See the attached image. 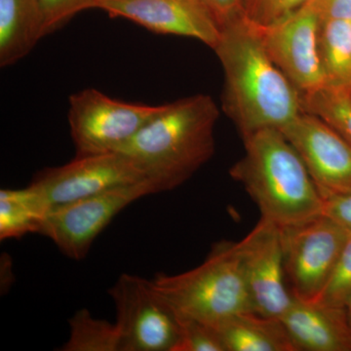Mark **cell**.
I'll return each instance as SVG.
<instances>
[{
  "instance_id": "16",
  "label": "cell",
  "mask_w": 351,
  "mask_h": 351,
  "mask_svg": "<svg viewBox=\"0 0 351 351\" xmlns=\"http://www.w3.org/2000/svg\"><path fill=\"white\" fill-rule=\"evenodd\" d=\"M214 327L226 351H298L280 318L248 311Z\"/></svg>"
},
{
  "instance_id": "11",
  "label": "cell",
  "mask_w": 351,
  "mask_h": 351,
  "mask_svg": "<svg viewBox=\"0 0 351 351\" xmlns=\"http://www.w3.org/2000/svg\"><path fill=\"white\" fill-rule=\"evenodd\" d=\"M280 130L299 152L323 199L351 193V144L338 131L304 112Z\"/></svg>"
},
{
  "instance_id": "13",
  "label": "cell",
  "mask_w": 351,
  "mask_h": 351,
  "mask_svg": "<svg viewBox=\"0 0 351 351\" xmlns=\"http://www.w3.org/2000/svg\"><path fill=\"white\" fill-rule=\"evenodd\" d=\"M95 8L157 34L197 39L212 49L221 27L202 0H96Z\"/></svg>"
},
{
  "instance_id": "8",
  "label": "cell",
  "mask_w": 351,
  "mask_h": 351,
  "mask_svg": "<svg viewBox=\"0 0 351 351\" xmlns=\"http://www.w3.org/2000/svg\"><path fill=\"white\" fill-rule=\"evenodd\" d=\"M157 193L149 180L53 207L39 234L54 242L66 257L82 261L115 217L144 196Z\"/></svg>"
},
{
  "instance_id": "28",
  "label": "cell",
  "mask_w": 351,
  "mask_h": 351,
  "mask_svg": "<svg viewBox=\"0 0 351 351\" xmlns=\"http://www.w3.org/2000/svg\"><path fill=\"white\" fill-rule=\"evenodd\" d=\"M346 313H348V320H350V323L351 325V294L350 297H348V301H346Z\"/></svg>"
},
{
  "instance_id": "3",
  "label": "cell",
  "mask_w": 351,
  "mask_h": 351,
  "mask_svg": "<svg viewBox=\"0 0 351 351\" xmlns=\"http://www.w3.org/2000/svg\"><path fill=\"white\" fill-rule=\"evenodd\" d=\"M243 142L244 156L230 175L256 203L261 218L285 228L324 214L325 200L282 131L263 129Z\"/></svg>"
},
{
  "instance_id": "1",
  "label": "cell",
  "mask_w": 351,
  "mask_h": 351,
  "mask_svg": "<svg viewBox=\"0 0 351 351\" xmlns=\"http://www.w3.org/2000/svg\"><path fill=\"white\" fill-rule=\"evenodd\" d=\"M213 50L225 73L221 107L242 138L301 114V93L269 57L257 25L243 16L223 25Z\"/></svg>"
},
{
  "instance_id": "26",
  "label": "cell",
  "mask_w": 351,
  "mask_h": 351,
  "mask_svg": "<svg viewBox=\"0 0 351 351\" xmlns=\"http://www.w3.org/2000/svg\"><path fill=\"white\" fill-rule=\"evenodd\" d=\"M324 214L351 233V193L325 201Z\"/></svg>"
},
{
  "instance_id": "14",
  "label": "cell",
  "mask_w": 351,
  "mask_h": 351,
  "mask_svg": "<svg viewBox=\"0 0 351 351\" xmlns=\"http://www.w3.org/2000/svg\"><path fill=\"white\" fill-rule=\"evenodd\" d=\"M280 319L298 351H351V325L346 307L293 297Z\"/></svg>"
},
{
  "instance_id": "6",
  "label": "cell",
  "mask_w": 351,
  "mask_h": 351,
  "mask_svg": "<svg viewBox=\"0 0 351 351\" xmlns=\"http://www.w3.org/2000/svg\"><path fill=\"white\" fill-rule=\"evenodd\" d=\"M161 107L115 100L93 88L71 95L68 119L76 156L119 152Z\"/></svg>"
},
{
  "instance_id": "15",
  "label": "cell",
  "mask_w": 351,
  "mask_h": 351,
  "mask_svg": "<svg viewBox=\"0 0 351 351\" xmlns=\"http://www.w3.org/2000/svg\"><path fill=\"white\" fill-rule=\"evenodd\" d=\"M45 36L39 0H0V66L27 56Z\"/></svg>"
},
{
  "instance_id": "25",
  "label": "cell",
  "mask_w": 351,
  "mask_h": 351,
  "mask_svg": "<svg viewBox=\"0 0 351 351\" xmlns=\"http://www.w3.org/2000/svg\"><path fill=\"white\" fill-rule=\"evenodd\" d=\"M218 20L221 29L232 21L243 17V0H202Z\"/></svg>"
},
{
  "instance_id": "21",
  "label": "cell",
  "mask_w": 351,
  "mask_h": 351,
  "mask_svg": "<svg viewBox=\"0 0 351 351\" xmlns=\"http://www.w3.org/2000/svg\"><path fill=\"white\" fill-rule=\"evenodd\" d=\"M177 315L180 339L176 351H226L214 326L182 314Z\"/></svg>"
},
{
  "instance_id": "9",
  "label": "cell",
  "mask_w": 351,
  "mask_h": 351,
  "mask_svg": "<svg viewBox=\"0 0 351 351\" xmlns=\"http://www.w3.org/2000/svg\"><path fill=\"white\" fill-rule=\"evenodd\" d=\"M321 23L317 9L308 0L274 24L258 25L269 57L301 96L326 84L319 53Z\"/></svg>"
},
{
  "instance_id": "10",
  "label": "cell",
  "mask_w": 351,
  "mask_h": 351,
  "mask_svg": "<svg viewBox=\"0 0 351 351\" xmlns=\"http://www.w3.org/2000/svg\"><path fill=\"white\" fill-rule=\"evenodd\" d=\"M147 180V174L133 159L115 152L76 156L63 166L44 169L32 184L53 208Z\"/></svg>"
},
{
  "instance_id": "20",
  "label": "cell",
  "mask_w": 351,
  "mask_h": 351,
  "mask_svg": "<svg viewBox=\"0 0 351 351\" xmlns=\"http://www.w3.org/2000/svg\"><path fill=\"white\" fill-rule=\"evenodd\" d=\"M302 112L326 121L351 144V95L324 86L302 96Z\"/></svg>"
},
{
  "instance_id": "7",
  "label": "cell",
  "mask_w": 351,
  "mask_h": 351,
  "mask_svg": "<svg viewBox=\"0 0 351 351\" xmlns=\"http://www.w3.org/2000/svg\"><path fill=\"white\" fill-rule=\"evenodd\" d=\"M108 294L117 309L123 351H176L179 319L152 280L122 274Z\"/></svg>"
},
{
  "instance_id": "23",
  "label": "cell",
  "mask_w": 351,
  "mask_h": 351,
  "mask_svg": "<svg viewBox=\"0 0 351 351\" xmlns=\"http://www.w3.org/2000/svg\"><path fill=\"white\" fill-rule=\"evenodd\" d=\"M308 0H243L245 18L253 24L265 27L292 13Z\"/></svg>"
},
{
  "instance_id": "5",
  "label": "cell",
  "mask_w": 351,
  "mask_h": 351,
  "mask_svg": "<svg viewBox=\"0 0 351 351\" xmlns=\"http://www.w3.org/2000/svg\"><path fill=\"white\" fill-rule=\"evenodd\" d=\"M280 230L291 294L318 301L350 233L325 214Z\"/></svg>"
},
{
  "instance_id": "18",
  "label": "cell",
  "mask_w": 351,
  "mask_h": 351,
  "mask_svg": "<svg viewBox=\"0 0 351 351\" xmlns=\"http://www.w3.org/2000/svg\"><path fill=\"white\" fill-rule=\"evenodd\" d=\"M319 53L325 86L351 95V21H322Z\"/></svg>"
},
{
  "instance_id": "19",
  "label": "cell",
  "mask_w": 351,
  "mask_h": 351,
  "mask_svg": "<svg viewBox=\"0 0 351 351\" xmlns=\"http://www.w3.org/2000/svg\"><path fill=\"white\" fill-rule=\"evenodd\" d=\"M69 341L64 351H123L117 323L94 317L86 308L80 309L69 320Z\"/></svg>"
},
{
  "instance_id": "17",
  "label": "cell",
  "mask_w": 351,
  "mask_h": 351,
  "mask_svg": "<svg viewBox=\"0 0 351 351\" xmlns=\"http://www.w3.org/2000/svg\"><path fill=\"white\" fill-rule=\"evenodd\" d=\"M52 209L34 184L25 189L0 191V239H19L39 233Z\"/></svg>"
},
{
  "instance_id": "24",
  "label": "cell",
  "mask_w": 351,
  "mask_h": 351,
  "mask_svg": "<svg viewBox=\"0 0 351 351\" xmlns=\"http://www.w3.org/2000/svg\"><path fill=\"white\" fill-rule=\"evenodd\" d=\"M43 10L45 34L66 24L76 14L95 8L96 0H39Z\"/></svg>"
},
{
  "instance_id": "4",
  "label": "cell",
  "mask_w": 351,
  "mask_h": 351,
  "mask_svg": "<svg viewBox=\"0 0 351 351\" xmlns=\"http://www.w3.org/2000/svg\"><path fill=\"white\" fill-rule=\"evenodd\" d=\"M152 280L176 313L211 326L255 311L237 242L219 241L197 267L176 276L160 274Z\"/></svg>"
},
{
  "instance_id": "12",
  "label": "cell",
  "mask_w": 351,
  "mask_h": 351,
  "mask_svg": "<svg viewBox=\"0 0 351 351\" xmlns=\"http://www.w3.org/2000/svg\"><path fill=\"white\" fill-rule=\"evenodd\" d=\"M237 243L256 313L282 317L293 295L286 279L280 228L261 218L252 232Z\"/></svg>"
},
{
  "instance_id": "22",
  "label": "cell",
  "mask_w": 351,
  "mask_h": 351,
  "mask_svg": "<svg viewBox=\"0 0 351 351\" xmlns=\"http://www.w3.org/2000/svg\"><path fill=\"white\" fill-rule=\"evenodd\" d=\"M351 294V233L346 240L341 255L326 287L323 290L318 301L326 306L346 307V301Z\"/></svg>"
},
{
  "instance_id": "27",
  "label": "cell",
  "mask_w": 351,
  "mask_h": 351,
  "mask_svg": "<svg viewBox=\"0 0 351 351\" xmlns=\"http://www.w3.org/2000/svg\"><path fill=\"white\" fill-rule=\"evenodd\" d=\"M321 20L351 21V0H311Z\"/></svg>"
},
{
  "instance_id": "2",
  "label": "cell",
  "mask_w": 351,
  "mask_h": 351,
  "mask_svg": "<svg viewBox=\"0 0 351 351\" xmlns=\"http://www.w3.org/2000/svg\"><path fill=\"white\" fill-rule=\"evenodd\" d=\"M219 117L209 95L165 104L119 152L142 168L157 193L172 191L214 156Z\"/></svg>"
}]
</instances>
